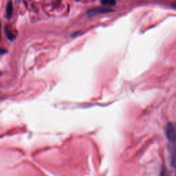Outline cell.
I'll list each match as a JSON object with an SVG mask.
<instances>
[{
    "label": "cell",
    "mask_w": 176,
    "mask_h": 176,
    "mask_svg": "<svg viewBox=\"0 0 176 176\" xmlns=\"http://www.w3.org/2000/svg\"><path fill=\"white\" fill-rule=\"evenodd\" d=\"M173 7H175V8H176V4H173Z\"/></svg>",
    "instance_id": "4"
},
{
    "label": "cell",
    "mask_w": 176,
    "mask_h": 176,
    "mask_svg": "<svg viewBox=\"0 0 176 176\" xmlns=\"http://www.w3.org/2000/svg\"><path fill=\"white\" fill-rule=\"evenodd\" d=\"M115 1H101V3L102 5H105V6H112V5L115 4Z\"/></svg>",
    "instance_id": "3"
},
{
    "label": "cell",
    "mask_w": 176,
    "mask_h": 176,
    "mask_svg": "<svg viewBox=\"0 0 176 176\" xmlns=\"http://www.w3.org/2000/svg\"><path fill=\"white\" fill-rule=\"evenodd\" d=\"M6 17L8 18H10V17L12 15L13 13V3L11 1H8V3L6 5Z\"/></svg>",
    "instance_id": "2"
},
{
    "label": "cell",
    "mask_w": 176,
    "mask_h": 176,
    "mask_svg": "<svg viewBox=\"0 0 176 176\" xmlns=\"http://www.w3.org/2000/svg\"><path fill=\"white\" fill-rule=\"evenodd\" d=\"M166 136L169 142V151L172 165L176 167V124L169 123L166 127Z\"/></svg>",
    "instance_id": "1"
}]
</instances>
